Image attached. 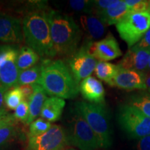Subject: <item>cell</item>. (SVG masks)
Segmentation results:
<instances>
[{
  "label": "cell",
  "mask_w": 150,
  "mask_h": 150,
  "mask_svg": "<svg viewBox=\"0 0 150 150\" xmlns=\"http://www.w3.org/2000/svg\"><path fill=\"white\" fill-rule=\"evenodd\" d=\"M97 60L89 53L86 42L74 54L69 57L68 64L70 71L79 85L86 78L91 76L97 64Z\"/></svg>",
  "instance_id": "10"
},
{
  "label": "cell",
  "mask_w": 150,
  "mask_h": 150,
  "mask_svg": "<svg viewBox=\"0 0 150 150\" xmlns=\"http://www.w3.org/2000/svg\"><path fill=\"white\" fill-rule=\"evenodd\" d=\"M65 129L69 145L81 150H95L100 148L99 140L88 123L76 109H74Z\"/></svg>",
  "instance_id": "5"
},
{
  "label": "cell",
  "mask_w": 150,
  "mask_h": 150,
  "mask_svg": "<svg viewBox=\"0 0 150 150\" xmlns=\"http://www.w3.org/2000/svg\"><path fill=\"white\" fill-rule=\"evenodd\" d=\"M127 104L139 110L144 115L150 118V93L142 91L131 95L127 100Z\"/></svg>",
  "instance_id": "21"
},
{
  "label": "cell",
  "mask_w": 150,
  "mask_h": 150,
  "mask_svg": "<svg viewBox=\"0 0 150 150\" xmlns=\"http://www.w3.org/2000/svg\"><path fill=\"white\" fill-rule=\"evenodd\" d=\"M129 12L125 1L119 0L116 4L110 8L94 14L98 16L106 25H116Z\"/></svg>",
  "instance_id": "18"
},
{
  "label": "cell",
  "mask_w": 150,
  "mask_h": 150,
  "mask_svg": "<svg viewBox=\"0 0 150 150\" xmlns=\"http://www.w3.org/2000/svg\"><path fill=\"white\" fill-rule=\"evenodd\" d=\"M119 0H97L94 1L93 13L101 12L116 4Z\"/></svg>",
  "instance_id": "30"
},
{
  "label": "cell",
  "mask_w": 150,
  "mask_h": 150,
  "mask_svg": "<svg viewBox=\"0 0 150 150\" xmlns=\"http://www.w3.org/2000/svg\"><path fill=\"white\" fill-rule=\"evenodd\" d=\"M74 108L88 123L99 140L100 148L108 149L112 143V131L107 108L83 101L75 103Z\"/></svg>",
  "instance_id": "4"
},
{
  "label": "cell",
  "mask_w": 150,
  "mask_h": 150,
  "mask_svg": "<svg viewBox=\"0 0 150 150\" xmlns=\"http://www.w3.org/2000/svg\"><path fill=\"white\" fill-rule=\"evenodd\" d=\"M18 134L16 124L7 125L0 129V149L3 148L11 140H13Z\"/></svg>",
  "instance_id": "27"
},
{
  "label": "cell",
  "mask_w": 150,
  "mask_h": 150,
  "mask_svg": "<svg viewBox=\"0 0 150 150\" xmlns=\"http://www.w3.org/2000/svg\"><path fill=\"white\" fill-rule=\"evenodd\" d=\"M41 72L42 69L40 64L35 65L31 68L21 71L19 74L18 86L38 83L40 78Z\"/></svg>",
  "instance_id": "23"
},
{
  "label": "cell",
  "mask_w": 150,
  "mask_h": 150,
  "mask_svg": "<svg viewBox=\"0 0 150 150\" xmlns=\"http://www.w3.org/2000/svg\"><path fill=\"white\" fill-rule=\"evenodd\" d=\"M115 26L120 36L130 49L149 30L150 13L129 12Z\"/></svg>",
  "instance_id": "7"
},
{
  "label": "cell",
  "mask_w": 150,
  "mask_h": 150,
  "mask_svg": "<svg viewBox=\"0 0 150 150\" xmlns=\"http://www.w3.org/2000/svg\"><path fill=\"white\" fill-rule=\"evenodd\" d=\"M50 33L56 55L70 57L77 51L82 31L72 17L59 11H48Z\"/></svg>",
  "instance_id": "3"
},
{
  "label": "cell",
  "mask_w": 150,
  "mask_h": 150,
  "mask_svg": "<svg viewBox=\"0 0 150 150\" xmlns=\"http://www.w3.org/2000/svg\"><path fill=\"white\" fill-rule=\"evenodd\" d=\"M79 20L82 29L86 33V40H97L106 33V24L95 14H83L80 16Z\"/></svg>",
  "instance_id": "16"
},
{
  "label": "cell",
  "mask_w": 150,
  "mask_h": 150,
  "mask_svg": "<svg viewBox=\"0 0 150 150\" xmlns=\"http://www.w3.org/2000/svg\"><path fill=\"white\" fill-rule=\"evenodd\" d=\"M149 13H150V8H149Z\"/></svg>",
  "instance_id": "39"
},
{
  "label": "cell",
  "mask_w": 150,
  "mask_h": 150,
  "mask_svg": "<svg viewBox=\"0 0 150 150\" xmlns=\"http://www.w3.org/2000/svg\"><path fill=\"white\" fill-rule=\"evenodd\" d=\"M49 10L44 1L31 2L22 19L24 42L43 59L56 56L50 33Z\"/></svg>",
  "instance_id": "1"
},
{
  "label": "cell",
  "mask_w": 150,
  "mask_h": 150,
  "mask_svg": "<svg viewBox=\"0 0 150 150\" xmlns=\"http://www.w3.org/2000/svg\"><path fill=\"white\" fill-rule=\"evenodd\" d=\"M84 42L87 43L89 53L99 61H112L122 54L117 41L111 33L97 42L87 40Z\"/></svg>",
  "instance_id": "12"
},
{
  "label": "cell",
  "mask_w": 150,
  "mask_h": 150,
  "mask_svg": "<svg viewBox=\"0 0 150 150\" xmlns=\"http://www.w3.org/2000/svg\"><path fill=\"white\" fill-rule=\"evenodd\" d=\"M146 74H150V56L149 58V62H148V65H147V68L145 72Z\"/></svg>",
  "instance_id": "37"
},
{
  "label": "cell",
  "mask_w": 150,
  "mask_h": 150,
  "mask_svg": "<svg viewBox=\"0 0 150 150\" xmlns=\"http://www.w3.org/2000/svg\"><path fill=\"white\" fill-rule=\"evenodd\" d=\"M134 47L136 48L142 49V50H150V29L142 37L141 40Z\"/></svg>",
  "instance_id": "32"
},
{
  "label": "cell",
  "mask_w": 150,
  "mask_h": 150,
  "mask_svg": "<svg viewBox=\"0 0 150 150\" xmlns=\"http://www.w3.org/2000/svg\"><path fill=\"white\" fill-rule=\"evenodd\" d=\"M117 122L129 138L138 140L150 136V118L127 103L118 108Z\"/></svg>",
  "instance_id": "6"
},
{
  "label": "cell",
  "mask_w": 150,
  "mask_h": 150,
  "mask_svg": "<svg viewBox=\"0 0 150 150\" xmlns=\"http://www.w3.org/2000/svg\"><path fill=\"white\" fill-rule=\"evenodd\" d=\"M8 91V88L5 87L0 83V112L6 110L4 106V96L6 93Z\"/></svg>",
  "instance_id": "35"
},
{
  "label": "cell",
  "mask_w": 150,
  "mask_h": 150,
  "mask_svg": "<svg viewBox=\"0 0 150 150\" xmlns=\"http://www.w3.org/2000/svg\"><path fill=\"white\" fill-rule=\"evenodd\" d=\"M64 150H76V149H64Z\"/></svg>",
  "instance_id": "38"
},
{
  "label": "cell",
  "mask_w": 150,
  "mask_h": 150,
  "mask_svg": "<svg viewBox=\"0 0 150 150\" xmlns=\"http://www.w3.org/2000/svg\"><path fill=\"white\" fill-rule=\"evenodd\" d=\"M51 122L43 118H38L30 124L29 137L38 136L46 133L51 128Z\"/></svg>",
  "instance_id": "25"
},
{
  "label": "cell",
  "mask_w": 150,
  "mask_h": 150,
  "mask_svg": "<svg viewBox=\"0 0 150 150\" xmlns=\"http://www.w3.org/2000/svg\"><path fill=\"white\" fill-rule=\"evenodd\" d=\"M79 92L90 103L103 104L105 102V90L102 82L93 76H88L81 82Z\"/></svg>",
  "instance_id": "15"
},
{
  "label": "cell",
  "mask_w": 150,
  "mask_h": 150,
  "mask_svg": "<svg viewBox=\"0 0 150 150\" xmlns=\"http://www.w3.org/2000/svg\"><path fill=\"white\" fill-rule=\"evenodd\" d=\"M42 72L37 83L51 97L74 99L79 92V85L70 69L62 60L43 59L40 63Z\"/></svg>",
  "instance_id": "2"
},
{
  "label": "cell",
  "mask_w": 150,
  "mask_h": 150,
  "mask_svg": "<svg viewBox=\"0 0 150 150\" xmlns=\"http://www.w3.org/2000/svg\"><path fill=\"white\" fill-rule=\"evenodd\" d=\"M69 6L73 11L83 14L93 13L94 1L88 0H71L69 1Z\"/></svg>",
  "instance_id": "26"
},
{
  "label": "cell",
  "mask_w": 150,
  "mask_h": 150,
  "mask_svg": "<svg viewBox=\"0 0 150 150\" xmlns=\"http://www.w3.org/2000/svg\"><path fill=\"white\" fill-rule=\"evenodd\" d=\"M129 12L144 13L149 12L150 0H124Z\"/></svg>",
  "instance_id": "28"
},
{
  "label": "cell",
  "mask_w": 150,
  "mask_h": 150,
  "mask_svg": "<svg viewBox=\"0 0 150 150\" xmlns=\"http://www.w3.org/2000/svg\"><path fill=\"white\" fill-rule=\"evenodd\" d=\"M147 74V76H146V80H145L146 87H147V92L150 93V74Z\"/></svg>",
  "instance_id": "36"
},
{
  "label": "cell",
  "mask_w": 150,
  "mask_h": 150,
  "mask_svg": "<svg viewBox=\"0 0 150 150\" xmlns=\"http://www.w3.org/2000/svg\"><path fill=\"white\" fill-rule=\"evenodd\" d=\"M29 102L26 100H23L15 110L13 115L16 120L21 121L22 122L27 124L29 119Z\"/></svg>",
  "instance_id": "29"
},
{
  "label": "cell",
  "mask_w": 150,
  "mask_h": 150,
  "mask_svg": "<svg viewBox=\"0 0 150 150\" xmlns=\"http://www.w3.org/2000/svg\"><path fill=\"white\" fill-rule=\"evenodd\" d=\"M65 106L63 99L51 97L47 99L40 112L41 117L50 122H54L61 119Z\"/></svg>",
  "instance_id": "17"
},
{
  "label": "cell",
  "mask_w": 150,
  "mask_h": 150,
  "mask_svg": "<svg viewBox=\"0 0 150 150\" xmlns=\"http://www.w3.org/2000/svg\"><path fill=\"white\" fill-rule=\"evenodd\" d=\"M136 150H150V136H147L137 140Z\"/></svg>",
  "instance_id": "33"
},
{
  "label": "cell",
  "mask_w": 150,
  "mask_h": 150,
  "mask_svg": "<svg viewBox=\"0 0 150 150\" xmlns=\"http://www.w3.org/2000/svg\"><path fill=\"white\" fill-rule=\"evenodd\" d=\"M34 93L29 99V114L27 125H30L35 120L38 116L40 115L41 110L45 102L47 99V93L43 88L38 83H33Z\"/></svg>",
  "instance_id": "19"
},
{
  "label": "cell",
  "mask_w": 150,
  "mask_h": 150,
  "mask_svg": "<svg viewBox=\"0 0 150 150\" xmlns=\"http://www.w3.org/2000/svg\"><path fill=\"white\" fill-rule=\"evenodd\" d=\"M40 59V56L28 46H23L20 49L17 65L20 72L35 66Z\"/></svg>",
  "instance_id": "20"
},
{
  "label": "cell",
  "mask_w": 150,
  "mask_h": 150,
  "mask_svg": "<svg viewBox=\"0 0 150 150\" xmlns=\"http://www.w3.org/2000/svg\"><path fill=\"white\" fill-rule=\"evenodd\" d=\"M147 74L145 72L120 68L112 81L110 86L126 91H147L145 80Z\"/></svg>",
  "instance_id": "13"
},
{
  "label": "cell",
  "mask_w": 150,
  "mask_h": 150,
  "mask_svg": "<svg viewBox=\"0 0 150 150\" xmlns=\"http://www.w3.org/2000/svg\"><path fill=\"white\" fill-rule=\"evenodd\" d=\"M17 123L16 119L13 114L7 110L0 112V129L10 125H15Z\"/></svg>",
  "instance_id": "31"
},
{
  "label": "cell",
  "mask_w": 150,
  "mask_h": 150,
  "mask_svg": "<svg viewBox=\"0 0 150 150\" xmlns=\"http://www.w3.org/2000/svg\"><path fill=\"white\" fill-rule=\"evenodd\" d=\"M19 88L21 91L22 95L24 99H29L32 96L33 93H34V88H33V84H30V85H23L18 86Z\"/></svg>",
  "instance_id": "34"
},
{
  "label": "cell",
  "mask_w": 150,
  "mask_h": 150,
  "mask_svg": "<svg viewBox=\"0 0 150 150\" xmlns=\"http://www.w3.org/2000/svg\"><path fill=\"white\" fill-rule=\"evenodd\" d=\"M20 48L18 45H0V83L5 87H18L20 71L17 60Z\"/></svg>",
  "instance_id": "8"
},
{
  "label": "cell",
  "mask_w": 150,
  "mask_h": 150,
  "mask_svg": "<svg viewBox=\"0 0 150 150\" xmlns=\"http://www.w3.org/2000/svg\"><path fill=\"white\" fill-rule=\"evenodd\" d=\"M67 145L69 143L65 129L54 125L40 136L29 137L27 150H64Z\"/></svg>",
  "instance_id": "9"
},
{
  "label": "cell",
  "mask_w": 150,
  "mask_h": 150,
  "mask_svg": "<svg viewBox=\"0 0 150 150\" xmlns=\"http://www.w3.org/2000/svg\"><path fill=\"white\" fill-rule=\"evenodd\" d=\"M24 97L19 87L13 88L6 93L4 103L9 109L16 110L17 107L24 100Z\"/></svg>",
  "instance_id": "24"
},
{
  "label": "cell",
  "mask_w": 150,
  "mask_h": 150,
  "mask_svg": "<svg viewBox=\"0 0 150 150\" xmlns=\"http://www.w3.org/2000/svg\"><path fill=\"white\" fill-rule=\"evenodd\" d=\"M120 67L117 65L105 61H99L95 67V73L100 80L104 81L108 85H111L112 81L117 75Z\"/></svg>",
  "instance_id": "22"
},
{
  "label": "cell",
  "mask_w": 150,
  "mask_h": 150,
  "mask_svg": "<svg viewBox=\"0 0 150 150\" xmlns=\"http://www.w3.org/2000/svg\"><path fill=\"white\" fill-rule=\"evenodd\" d=\"M24 40L22 20L0 12V42L4 45H18Z\"/></svg>",
  "instance_id": "11"
},
{
  "label": "cell",
  "mask_w": 150,
  "mask_h": 150,
  "mask_svg": "<svg viewBox=\"0 0 150 150\" xmlns=\"http://www.w3.org/2000/svg\"><path fill=\"white\" fill-rule=\"evenodd\" d=\"M149 56L150 50L132 47L129 49L117 65L120 68L145 73Z\"/></svg>",
  "instance_id": "14"
}]
</instances>
